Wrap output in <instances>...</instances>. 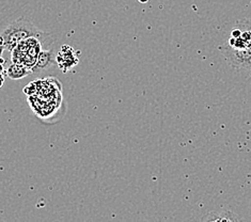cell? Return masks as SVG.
<instances>
[{
	"instance_id": "6da1fadb",
	"label": "cell",
	"mask_w": 251,
	"mask_h": 222,
	"mask_svg": "<svg viewBox=\"0 0 251 222\" xmlns=\"http://www.w3.org/2000/svg\"><path fill=\"white\" fill-rule=\"evenodd\" d=\"M39 38L45 43L51 41V37L44 31H42L32 23L20 17L19 20L10 23L0 31V44L3 46L4 50L11 51L20 42L28 38Z\"/></svg>"
},
{
	"instance_id": "7a4b0ae2",
	"label": "cell",
	"mask_w": 251,
	"mask_h": 222,
	"mask_svg": "<svg viewBox=\"0 0 251 222\" xmlns=\"http://www.w3.org/2000/svg\"><path fill=\"white\" fill-rule=\"evenodd\" d=\"M228 63L236 70L251 72V47L236 37H230L226 43L220 47Z\"/></svg>"
},
{
	"instance_id": "3957f363",
	"label": "cell",
	"mask_w": 251,
	"mask_h": 222,
	"mask_svg": "<svg viewBox=\"0 0 251 222\" xmlns=\"http://www.w3.org/2000/svg\"><path fill=\"white\" fill-rule=\"evenodd\" d=\"M45 43L43 41L35 37L20 42L11 50L12 62L25 65L28 70L31 71Z\"/></svg>"
},
{
	"instance_id": "277c9868",
	"label": "cell",
	"mask_w": 251,
	"mask_h": 222,
	"mask_svg": "<svg viewBox=\"0 0 251 222\" xmlns=\"http://www.w3.org/2000/svg\"><path fill=\"white\" fill-rule=\"evenodd\" d=\"M57 60L55 57V53H53L52 49H42L40 55L38 57L37 62H35L34 67L31 69V73L40 74L43 73V72L50 71L53 67H57Z\"/></svg>"
},
{
	"instance_id": "5b68a950",
	"label": "cell",
	"mask_w": 251,
	"mask_h": 222,
	"mask_svg": "<svg viewBox=\"0 0 251 222\" xmlns=\"http://www.w3.org/2000/svg\"><path fill=\"white\" fill-rule=\"evenodd\" d=\"M56 60L58 67L63 72L71 70L78 63V58L76 56V51L72 49L71 46L68 45H63L61 47L60 51L58 52V55L56 57Z\"/></svg>"
},
{
	"instance_id": "8992f818",
	"label": "cell",
	"mask_w": 251,
	"mask_h": 222,
	"mask_svg": "<svg viewBox=\"0 0 251 222\" xmlns=\"http://www.w3.org/2000/svg\"><path fill=\"white\" fill-rule=\"evenodd\" d=\"M231 37L242 39L245 43L251 47V19L238 21L231 31Z\"/></svg>"
},
{
	"instance_id": "52a82bcc",
	"label": "cell",
	"mask_w": 251,
	"mask_h": 222,
	"mask_svg": "<svg viewBox=\"0 0 251 222\" xmlns=\"http://www.w3.org/2000/svg\"><path fill=\"white\" fill-rule=\"evenodd\" d=\"M242 218L238 217L234 213L230 211H218V212H210L204 217L201 218V221L206 222H223V221H231L236 222L241 221Z\"/></svg>"
},
{
	"instance_id": "ba28073f",
	"label": "cell",
	"mask_w": 251,
	"mask_h": 222,
	"mask_svg": "<svg viewBox=\"0 0 251 222\" xmlns=\"http://www.w3.org/2000/svg\"><path fill=\"white\" fill-rule=\"evenodd\" d=\"M30 72L31 71L28 70L25 65L12 62V64L7 69V73L5 74H7V76L10 78V79L17 80L26 77L29 73H30Z\"/></svg>"
},
{
	"instance_id": "9c48e42d",
	"label": "cell",
	"mask_w": 251,
	"mask_h": 222,
	"mask_svg": "<svg viewBox=\"0 0 251 222\" xmlns=\"http://www.w3.org/2000/svg\"><path fill=\"white\" fill-rule=\"evenodd\" d=\"M4 73V67H3V61L2 59L0 58V74H3Z\"/></svg>"
},
{
	"instance_id": "30bf717a",
	"label": "cell",
	"mask_w": 251,
	"mask_h": 222,
	"mask_svg": "<svg viewBox=\"0 0 251 222\" xmlns=\"http://www.w3.org/2000/svg\"><path fill=\"white\" fill-rule=\"evenodd\" d=\"M3 83H4V76H3V74H0V89L2 88Z\"/></svg>"
},
{
	"instance_id": "8fae6325",
	"label": "cell",
	"mask_w": 251,
	"mask_h": 222,
	"mask_svg": "<svg viewBox=\"0 0 251 222\" xmlns=\"http://www.w3.org/2000/svg\"><path fill=\"white\" fill-rule=\"evenodd\" d=\"M3 51H4V49H3V46L0 44V58L2 57V53H3Z\"/></svg>"
}]
</instances>
